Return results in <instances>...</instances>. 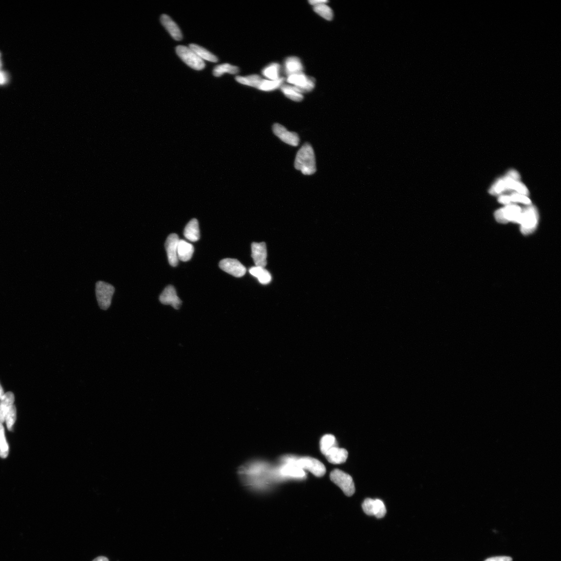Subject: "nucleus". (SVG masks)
I'll return each mask as SVG.
<instances>
[{
	"instance_id": "f257e3e1",
	"label": "nucleus",
	"mask_w": 561,
	"mask_h": 561,
	"mask_svg": "<svg viewBox=\"0 0 561 561\" xmlns=\"http://www.w3.org/2000/svg\"><path fill=\"white\" fill-rule=\"evenodd\" d=\"M294 167L305 175L316 172V161L313 147L308 143L304 144L296 154Z\"/></svg>"
},
{
	"instance_id": "f03ea898",
	"label": "nucleus",
	"mask_w": 561,
	"mask_h": 561,
	"mask_svg": "<svg viewBox=\"0 0 561 561\" xmlns=\"http://www.w3.org/2000/svg\"><path fill=\"white\" fill-rule=\"evenodd\" d=\"M288 459L285 461L288 464L296 466L302 470H308L316 477H322L326 473V468L324 464L314 458L303 457L298 459L293 457Z\"/></svg>"
},
{
	"instance_id": "7ed1b4c3",
	"label": "nucleus",
	"mask_w": 561,
	"mask_h": 561,
	"mask_svg": "<svg viewBox=\"0 0 561 561\" xmlns=\"http://www.w3.org/2000/svg\"><path fill=\"white\" fill-rule=\"evenodd\" d=\"M539 220V212L536 207L527 206L522 209L519 224L521 225V231L524 235L533 233L537 228Z\"/></svg>"
},
{
	"instance_id": "20e7f679",
	"label": "nucleus",
	"mask_w": 561,
	"mask_h": 561,
	"mask_svg": "<svg viewBox=\"0 0 561 561\" xmlns=\"http://www.w3.org/2000/svg\"><path fill=\"white\" fill-rule=\"evenodd\" d=\"M330 477L331 480L339 486L346 496L350 497L355 494V483L349 474L337 469L331 472Z\"/></svg>"
},
{
	"instance_id": "39448f33",
	"label": "nucleus",
	"mask_w": 561,
	"mask_h": 561,
	"mask_svg": "<svg viewBox=\"0 0 561 561\" xmlns=\"http://www.w3.org/2000/svg\"><path fill=\"white\" fill-rule=\"evenodd\" d=\"M522 208L516 205L510 204L499 209L495 213L496 220L501 224L513 222L519 224Z\"/></svg>"
},
{
	"instance_id": "423d86ee",
	"label": "nucleus",
	"mask_w": 561,
	"mask_h": 561,
	"mask_svg": "<svg viewBox=\"0 0 561 561\" xmlns=\"http://www.w3.org/2000/svg\"><path fill=\"white\" fill-rule=\"evenodd\" d=\"M115 288L112 284L104 281L96 283V295L100 309L106 310L111 306Z\"/></svg>"
},
{
	"instance_id": "0eeeda50",
	"label": "nucleus",
	"mask_w": 561,
	"mask_h": 561,
	"mask_svg": "<svg viewBox=\"0 0 561 561\" xmlns=\"http://www.w3.org/2000/svg\"><path fill=\"white\" fill-rule=\"evenodd\" d=\"M176 51L178 56L190 67L194 70H201L205 68L204 60L201 59L189 47L179 45Z\"/></svg>"
},
{
	"instance_id": "6e6552de",
	"label": "nucleus",
	"mask_w": 561,
	"mask_h": 561,
	"mask_svg": "<svg viewBox=\"0 0 561 561\" xmlns=\"http://www.w3.org/2000/svg\"><path fill=\"white\" fill-rule=\"evenodd\" d=\"M287 82L293 85V87L299 93H305L311 92L315 87L316 81L314 78L307 76L303 73L288 75Z\"/></svg>"
},
{
	"instance_id": "1a4fd4ad",
	"label": "nucleus",
	"mask_w": 561,
	"mask_h": 561,
	"mask_svg": "<svg viewBox=\"0 0 561 561\" xmlns=\"http://www.w3.org/2000/svg\"><path fill=\"white\" fill-rule=\"evenodd\" d=\"M272 130L275 135L284 143L294 147L299 146L300 139L296 132L288 131L279 123H276L273 126Z\"/></svg>"
},
{
	"instance_id": "9d476101",
	"label": "nucleus",
	"mask_w": 561,
	"mask_h": 561,
	"mask_svg": "<svg viewBox=\"0 0 561 561\" xmlns=\"http://www.w3.org/2000/svg\"><path fill=\"white\" fill-rule=\"evenodd\" d=\"M220 267L224 272L237 278L244 276L246 271L243 265L236 259H226L221 261Z\"/></svg>"
},
{
	"instance_id": "9b49d317",
	"label": "nucleus",
	"mask_w": 561,
	"mask_h": 561,
	"mask_svg": "<svg viewBox=\"0 0 561 561\" xmlns=\"http://www.w3.org/2000/svg\"><path fill=\"white\" fill-rule=\"evenodd\" d=\"M179 240L177 235L173 233L168 237L166 241L165 246L168 260L170 266L172 267H176L178 263L177 249Z\"/></svg>"
},
{
	"instance_id": "f8f14e48",
	"label": "nucleus",
	"mask_w": 561,
	"mask_h": 561,
	"mask_svg": "<svg viewBox=\"0 0 561 561\" xmlns=\"http://www.w3.org/2000/svg\"><path fill=\"white\" fill-rule=\"evenodd\" d=\"M252 257L256 266L264 268L267 266V252L264 243L252 244Z\"/></svg>"
},
{
	"instance_id": "ddd939ff",
	"label": "nucleus",
	"mask_w": 561,
	"mask_h": 561,
	"mask_svg": "<svg viewBox=\"0 0 561 561\" xmlns=\"http://www.w3.org/2000/svg\"><path fill=\"white\" fill-rule=\"evenodd\" d=\"M160 302L164 305H170L178 309L182 305V301L177 295L175 288L171 285L168 286L160 296Z\"/></svg>"
},
{
	"instance_id": "4468645a",
	"label": "nucleus",
	"mask_w": 561,
	"mask_h": 561,
	"mask_svg": "<svg viewBox=\"0 0 561 561\" xmlns=\"http://www.w3.org/2000/svg\"><path fill=\"white\" fill-rule=\"evenodd\" d=\"M160 19L162 25L166 28L174 40L176 41L182 40L183 35L180 28L169 16L163 14L161 16Z\"/></svg>"
},
{
	"instance_id": "2eb2a0df",
	"label": "nucleus",
	"mask_w": 561,
	"mask_h": 561,
	"mask_svg": "<svg viewBox=\"0 0 561 561\" xmlns=\"http://www.w3.org/2000/svg\"><path fill=\"white\" fill-rule=\"evenodd\" d=\"M325 456L329 463L333 464H341L346 462L348 453L345 449L334 447L327 452Z\"/></svg>"
},
{
	"instance_id": "dca6fc26",
	"label": "nucleus",
	"mask_w": 561,
	"mask_h": 561,
	"mask_svg": "<svg viewBox=\"0 0 561 561\" xmlns=\"http://www.w3.org/2000/svg\"><path fill=\"white\" fill-rule=\"evenodd\" d=\"M14 401V395L12 392L5 393L0 400V423L5 422L7 412L13 406Z\"/></svg>"
},
{
	"instance_id": "f3484780",
	"label": "nucleus",
	"mask_w": 561,
	"mask_h": 561,
	"mask_svg": "<svg viewBox=\"0 0 561 561\" xmlns=\"http://www.w3.org/2000/svg\"><path fill=\"white\" fill-rule=\"evenodd\" d=\"M194 252L193 246L187 242L180 240L179 241L177 249V256L179 260L188 262L191 260Z\"/></svg>"
},
{
	"instance_id": "a211bd4d",
	"label": "nucleus",
	"mask_w": 561,
	"mask_h": 561,
	"mask_svg": "<svg viewBox=\"0 0 561 561\" xmlns=\"http://www.w3.org/2000/svg\"><path fill=\"white\" fill-rule=\"evenodd\" d=\"M184 234L185 238L190 241H198L200 237L198 221L196 219L191 220L186 226Z\"/></svg>"
},
{
	"instance_id": "6ab92c4d",
	"label": "nucleus",
	"mask_w": 561,
	"mask_h": 561,
	"mask_svg": "<svg viewBox=\"0 0 561 561\" xmlns=\"http://www.w3.org/2000/svg\"><path fill=\"white\" fill-rule=\"evenodd\" d=\"M285 72L288 75L302 73L303 66L299 58L296 57L287 58L284 62Z\"/></svg>"
},
{
	"instance_id": "aec40b11",
	"label": "nucleus",
	"mask_w": 561,
	"mask_h": 561,
	"mask_svg": "<svg viewBox=\"0 0 561 561\" xmlns=\"http://www.w3.org/2000/svg\"><path fill=\"white\" fill-rule=\"evenodd\" d=\"M249 271L253 276L258 279L259 282L262 284H268L271 281V275L264 268L255 266L249 269Z\"/></svg>"
},
{
	"instance_id": "412c9836",
	"label": "nucleus",
	"mask_w": 561,
	"mask_h": 561,
	"mask_svg": "<svg viewBox=\"0 0 561 561\" xmlns=\"http://www.w3.org/2000/svg\"><path fill=\"white\" fill-rule=\"evenodd\" d=\"M189 47L203 60H206L213 62H216L218 60L217 57L214 54L201 46L196 44H191Z\"/></svg>"
},
{
	"instance_id": "4be33fe9",
	"label": "nucleus",
	"mask_w": 561,
	"mask_h": 561,
	"mask_svg": "<svg viewBox=\"0 0 561 561\" xmlns=\"http://www.w3.org/2000/svg\"><path fill=\"white\" fill-rule=\"evenodd\" d=\"M236 80L242 84L259 89L262 79L260 75H254L247 76H238Z\"/></svg>"
},
{
	"instance_id": "5701e85b",
	"label": "nucleus",
	"mask_w": 561,
	"mask_h": 561,
	"mask_svg": "<svg viewBox=\"0 0 561 561\" xmlns=\"http://www.w3.org/2000/svg\"><path fill=\"white\" fill-rule=\"evenodd\" d=\"M334 447H338L336 438L332 434H326L320 441V450L325 455L327 451Z\"/></svg>"
},
{
	"instance_id": "b1692460",
	"label": "nucleus",
	"mask_w": 561,
	"mask_h": 561,
	"mask_svg": "<svg viewBox=\"0 0 561 561\" xmlns=\"http://www.w3.org/2000/svg\"><path fill=\"white\" fill-rule=\"evenodd\" d=\"M239 72V69L238 67L229 64H224L216 66L213 69V73L214 76L218 77L221 76L224 73L235 75L238 74Z\"/></svg>"
},
{
	"instance_id": "393cba45",
	"label": "nucleus",
	"mask_w": 561,
	"mask_h": 561,
	"mask_svg": "<svg viewBox=\"0 0 561 561\" xmlns=\"http://www.w3.org/2000/svg\"><path fill=\"white\" fill-rule=\"evenodd\" d=\"M284 81L283 77H280L276 80L262 79L258 89L266 92L274 91L281 87Z\"/></svg>"
},
{
	"instance_id": "a878e982",
	"label": "nucleus",
	"mask_w": 561,
	"mask_h": 561,
	"mask_svg": "<svg viewBox=\"0 0 561 561\" xmlns=\"http://www.w3.org/2000/svg\"><path fill=\"white\" fill-rule=\"evenodd\" d=\"M280 66L277 63H272L265 67L262 71V75L270 80H276L279 79Z\"/></svg>"
},
{
	"instance_id": "bb28decb",
	"label": "nucleus",
	"mask_w": 561,
	"mask_h": 561,
	"mask_svg": "<svg viewBox=\"0 0 561 561\" xmlns=\"http://www.w3.org/2000/svg\"><path fill=\"white\" fill-rule=\"evenodd\" d=\"M280 89L287 98L293 101H300L303 98L301 94L296 90L293 86L283 85L280 87Z\"/></svg>"
},
{
	"instance_id": "cd10ccee",
	"label": "nucleus",
	"mask_w": 561,
	"mask_h": 561,
	"mask_svg": "<svg viewBox=\"0 0 561 561\" xmlns=\"http://www.w3.org/2000/svg\"><path fill=\"white\" fill-rule=\"evenodd\" d=\"M314 10L317 14L327 20H331L333 18V12L331 8L326 4L314 6Z\"/></svg>"
},
{
	"instance_id": "c85d7f7f",
	"label": "nucleus",
	"mask_w": 561,
	"mask_h": 561,
	"mask_svg": "<svg viewBox=\"0 0 561 561\" xmlns=\"http://www.w3.org/2000/svg\"><path fill=\"white\" fill-rule=\"evenodd\" d=\"M9 452V447L6 440L4 428L2 424L0 423V457L6 458Z\"/></svg>"
},
{
	"instance_id": "c756f323",
	"label": "nucleus",
	"mask_w": 561,
	"mask_h": 561,
	"mask_svg": "<svg viewBox=\"0 0 561 561\" xmlns=\"http://www.w3.org/2000/svg\"><path fill=\"white\" fill-rule=\"evenodd\" d=\"M507 195L510 205L519 203V204H524L526 206L531 205L532 202L528 196L517 192H511L510 194H507Z\"/></svg>"
},
{
	"instance_id": "7c9ffc66",
	"label": "nucleus",
	"mask_w": 561,
	"mask_h": 561,
	"mask_svg": "<svg viewBox=\"0 0 561 561\" xmlns=\"http://www.w3.org/2000/svg\"><path fill=\"white\" fill-rule=\"evenodd\" d=\"M284 474L295 477H303L305 473L300 468L292 464L286 465L282 469Z\"/></svg>"
},
{
	"instance_id": "2f4dec72",
	"label": "nucleus",
	"mask_w": 561,
	"mask_h": 561,
	"mask_svg": "<svg viewBox=\"0 0 561 561\" xmlns=\"http://www.w3.org/2000/svg\"><path fill=\"white\" fill-rule=\"evenodd\" d=\"M17 409H16L14 405L10 410L9 412L5 417V422H6L7 428L8 430L11 431L13 430V426L17 420Z\"/></svg>"
},
{
	"instance_id": "473e14b6",
	"label": "nucleus",
	"mask_w": 561,
	"mask_h": 561,
	"mask_svg": "<svg viewBox=\"0 0 561 561\" xmlns=\"http://www.w3.org/2000/svg\"><path fill=\"white\" fill-rule=\"evenodd\" d=\"M362 508L364 512L369 516H374L375 514V500L367 498L362 504Z\"/></svg>"
},
{
	"instance_id": "72a5a7b5",
	"label": "nucleus",
	"mask_w": 561,
	"mask_h": 561,
	"mask_svg": "<svg viewBox=\"0 0 561 561\" xmlns=\"http://www.w3.org/2000/svg\"><path fill=\"white\" fill-rule=\"evenodd\" d=\"M375 511L374 516L377 518H383L386 514L387 510L386 506L383 501H381L378 499L375 500Z\"/></svg>"
},
{
	"instance_id": "f704fd0d",
	"label": "nucleus",
	"mask_w": 561,
	"mask_h": 561,
	"mask_svg": "<svg viewBox=\"0 0 561 561\" xmlns=\"http://www.w3.org/2000/svg\"><path fill=\"white\" fill-rule=\"evenodd\" d=\"M485 561H512V559L509 557L502 556L490 558Z\"/></svg>"
},
{
	"instance_id": "c9c22d12",
	"label": "nucleus",
	"mask_w": 561,
	"mask_h": 561,
	"mask_svg": "<svg viewBox=\"0 0 561 561\" xmlns=\"http://www.w3.org/2000/svg\"><path fill=\"white\" fill-rule=\"evenodd\" d=\"M9 78L5 72L3 70H0V85H4L8 82Z\"/></svg>"
},
{
	"instance_id": "e433bc0d",
	"label": "nucleus",
	"mask_w": 561,
	"mask_h": 561,
	"mask_svg": "<svg viewBox=\"0 0 561 561\" xmlns=\"http://www.w3.org/2000/svg\"><path fill=\"white\" fill-rule=\"evenodd\" d=\"M309 2L311 5L316 6L319 4H325L328 2V1H326V0H310Z\"/></svg>"
},
{
	"instance_id": "4c0bfd02",
	"label": "nucleus",
	"mask_w": 561,
	"mask_h": 561,
	"mask_svg": "<svg viewBox=\"0 0 561 561\" xmlns=\"http://www.w3.org/2000/svg\"><path fill=\"white\" fill-rule=\"evenodd\" d=\"M93 561H109V560L105 557H98Z\"/></svg>"
},
{
	"instance_id": "58836bf2",
	"label": "nucleus",
	"mask_w": 561,
	"mask_h": 561,
	"mask_svg": "<svg viewBox=\"0 0 561 561\" xmlns=\"http://www.w3.org/2000/svg\"><path fill=\"white\" fill-rule=\"evenodd\" d=\"M4 392L1 384H0V400L2 398L4 395Z\"/></svg>"
},
{
	"instance_id": "ea45409f",
	"label": "nucleus",
	"mask_w": 561,
	"mask_h": 561,
	"mask_svg": "<svg viewBox=\"0 0 561 561\" xmlns=\"http://www.w3.org/2000/svg\"><path fill=\"white\" fill-rule=\"evenodd\" d=\"M2 67V60H1V53H0V70H1Z\"/></svg>"
}]
</instances>
